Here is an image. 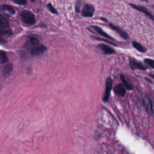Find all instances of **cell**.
<instances>
[{"mask_svg": "<svg viewBox=\"0 0 154 154\" xmlns=\"http://www.w3.org/2000/svg\"><path fill=\"white\" fill-rule=\"evenodd\" d=\"M105 54H113L116 52L111 47L105 44H99L97 46Z\"/></svg>", "mask_w": 154, "mask_h": 154, "instance_id": "obj_10", "label": "cell"}, {"mask_svg": "<svg viewBox=\"0 0 154 154\" xmlns=\"http://www.w3.org/2000/svg\"><path fill=\"white\" fill-rule=\"evenodd\" d=\"M30 1H32V2H34L35 0H30Z\"/></svg>", "mask_w": 154, "mask_h": 154, "instance_id": "obj_27", "label": "cell"}, {"mask_svg": "<svg viewBox=\"0 0 154 154\" xmlns=\"http://www.w3.org/2000/svg\"><path fill=\"white\" fill-rule=\"evenodd\" d=\"M120 79L122 80V81L123 82V85L126 88L127 90H132L133 89V86L128 82V81L126 80L125 76L123 74H121L120 75Z\"/></svg>", "mask_w": 154, "mask_h": 154, "instance_id": "obj_14", "label": "cell"}, {"mask_svg": "<svg viewBox=\"0 0 154 154\" xmlns=\"http://www.w3.org/2000/svg\"><path fill=\"white\" fill-rule=\"evenodd\" d=\"M7 11L11 14H14L15 11L14 8L8 5H3L0 6V11Z\"/></svg>", "mask_w": 154, "mask_h": 154, "instance_id": "obj_16", "label": "cell"}, {"mask_svg": "<svg viewBox=\"0 0 154 154\" xmlns=\"http://www.w3.org/2000/svg\"><path fill=\"white\" fill-rule=\"evenodd\" d=\"M93 28L100 35H101L102 36H103L104 37H106V38H109V39H111V40H114V38H112V37H111L110 35H109L107 33H106L105 32H104L100 28H99V26H92Z\"/></svg>", "mask_w": 154, "mask_h": 154, "instance_id": "obj_13", "label": "cell"}, {"mask_svg": "<svg viewBox=\"0 0 154 154\" xmlns=\"http://www.w3.org/2000/svg\"><path fill=\"white\" fill-rule=\"evenodd\" d=\"M132 46L134 48H135L138 51L140 52H146V48H144L142 45H141L140 43L135 42V41H133L132 43Z\"/></svg>", "mask_w": 154, "mask_h": 154, "instance_id": "obj_15", "label": "cell"}, {"mask_svg": "<svg viewBox=\"0 0 154 154\" xmlns=\"http://www.w3.org/2000/svg\"><path fill=\"white\" fill-rule=\"evenodd\" d=\"M111 88H112V79L110 78H108L106 81L105 91L103 97V100L104 102H106L108 100Z\"/></svg>", "mask_w": 154, "mask_h": 154, "instance_id": "obj_6", "label": "cell"}, {"mask_svg": "<svg viewBox=\"0 0 154 154\" xmlns=\"http://www.w3.org/2000/svg\"><path fill=\"white\" fill-rule=\"evenodd\" d=\"M5 42V40L2 38V37H1L0 36V43H4Z\"/></svg>", "mask_w": 154, "mask_h": 154, "instance_id": "obj_23", "label": "cell"}, {"mask_svg": "<svg viewBox=\"0 0 154 154\" xmlns=\"http://www.w3.org/2000/svg\"><path fill=\"white\" fill-rule=\"evenodd\" d=\"M101 19H102V20H104L105 22H107V20H106V19H105V18H102Z\"/></svg>", "mask_w": 154, "mask_h": 154, "instance_id": "obj_25", "label": "cell"}, {"mask_svg": "<svg viewBox=\"0 0 154 154\" xmlns=\"http://www.w3.org/2000/svg\"><path fill=\"white\" fill-rule=\"evenodd\" d=\"M13 2H14L16 4H19V5H24L26 3V0H12Z\"/></svg>", "mask_w": 154, "mask_h": 154, "instance_id": "obj_21", "label": "cell"}, {"mask_svg": "<svg viewBox=\"0 0 154 154\" xmlns=\"http://www.w3.org/2000/svg\"><path fill=\"white\" fill-rule=\"evenodd\" d=\"M94 12V7L91 4H85L82 10V15L84 17H92Z\"/></svg>", "mask_w": 154, "mask_h": 154, "instance_id": "obj_5", "label": "cell"}, {"mask_svg": "<svg viewBox=\"0 0 154 154\" xmlns=\"http://www.w3.org/2000/svg\"><path fill=\"white\" fill-rule=\"evenodd\" d=\"M20 16L23 22L27 25H32L35 22L34 15L31 11L29 10L22 11Z\"/></svg>", "mask_w": 154, "mask_h": 154, "instance_id": "obj_1", "label": "cell"}, {"mask_svg": "<svg viewBox=\"0 0 154 154\" xmlns=\"http://www.w3.org/2000/svg\"><path fill=\"white\" fill-rule=\"evenodd\" d=\"M109 26L113 30L116 31L124 39H128L129 38L128 33L125 31H124L122 28H121L120 27H119L116 25H114L112 23H109Z\"/></svg>", "mask_w": 154, "mask_h": 154, "instance_id": "obj_7", "label": "cell"}, {"mask_svg": "<svg viewBox=\"0 0 154 154\" xmlns=\"http://www.w3.org/2000/svg\"><path fill=\"white\" fill-rule=\"evenodd\" d=\"M153 7H154V6H153Z\"/></svg>", "mask_w": 154, "mask_h": 154, "instance_id": "obj_28", "label": "cell"}, {"mask_svg": "<svg viewBox=\"0 0 154 154\" xmlns=\"http://www.w3.org/2000/svg\"><path fill=\"white\" fill-rule=\"evenodd\" d=\"M134 9H135L137 11H139L140 12L143 13L144 14H145L149 18H150L152 20H154V16L145 7L141 5H135L134 4H129Z\"/></svg>", "mask_w": 154, "mask_h": 154, "instance_id": "obj_4", "label": "cell"}, {"mask_svg": "<svg viewBox=\"0 0 154 154\" xmlns=\"http://www.w3.org/2000/svg\"><path fill=\"white\" fill-rule=\"evenodd\" d=\"M129 64L132 70L139 69L141 70H146L147 67L143 65L140 61H137L133 57H129Z\"/></svg>", "mask_w": 154, "mask_h": 154, "instance_id": "obj_3", "label": "cell"}, {"mask_svg": "<svg viewBox=\"0 0 154 154\" xmlns=\"http://www.w3.org/2000/svg\"><path fill=\"white\" fill-rule=\"evenodd\" d=\"M9 26V22L6 17L0 14V29H7Z\"/></svg>", "mask_w": 154, "mask_h": 154, "instance_id": "obj_12", "label": "cell"}, {"mask_svg": "<svg viewBox=\"0 0 154 154\" xmlns=\"http://www.w3.org/2000/svg\"><path fill=\"white\" fill-rule=\"evenodd\" d=\"M144 62L146 65H147L150 68L154 69V60L150 58H145L144 60Z\"/></svg>", "mask_w": 154, "mask_h": 154, "instance_id": "obj_19", "label": "cell"}, {"mask_svg": "<svg viewBox=\"0 0 154 154\" xmlns=\"http://www.w3.org/2000/svg\"><path fill=\"white\" fill-rule=\"evenodd\" d=\"M46 50V48L42 45H40L30 50V53L32 56H37L43 54Z\"/></svg>", "mask_w": 154, "mask_h": 154, "instance_id": "obj_9", "label": "cell"}, {"mask_svg": "<svg viewBox=\"0 0 154 154\" xmlns=\"http://www.w3.org/2000/svg\"><path fill=\"white\" fill-rule=\"evenodd\" d=\"M11 34V32L8 30H4V29H0V34Z\"/></svg>", "mask_w": 154, "mask_h": 154, "instance_id": "obj_22", "label": "cell"}, {"mask_svg": "<svg viewBox=\"0 0 154 154\" xmlns=\"http://www.w3.org/2000/svg\"><path fill=\"white\" fill-rule=\"evenodd\" d=\"M150 76L151 78H152L153 79H154V73H150Z\"/></svg>", "mask_w": 154, "mask_h": 154, "instance_id": "obj_24", "label": "cell"}, {"mask_svg": "<svg viewBox=\"0 0 154 154\" xmlns=\"http://www.w3.org/2000/svg\"><path fill=\"white\" fill-rule=\"evenodd\" d=\"M141 1H147V0H141Z\"/></svg>", "mask_w": 154, "mask_h": 154, "instance_id": "obj_26", "label": "cell"}, {"mask_svg": "<svg viewBox=\"0 0 154 154\" xmlns=\"http://www.w3.org/2000/svg\"><path fill=\"white\" fill-rule=\"evenodd\" d=\"M8 61V58L6 54L2 51H0V62L1 63H5Z\"/></svg>", "mask_w": 154, "mask_h": 154, "instance_id": "obj_18", "label": "cell"}, {"mask_svg": "<svg viewBox=\"0 0 154 154\" xmlns=\"http://www.w3.org/2000/svg\"><path fill=\"white\" fill-rule=\"evenodd\" d=\"M39 40L35 37H29V39L26 42L25 46L26 48L29 49L30 50L38 45H40Z\"/></svg>", "mask_w": 154, "mask_h": 154, "instance_id": "obj_8", "label": "cell"}, {"mask_svg": "<svg viewBox=\"0 0 154 154\" xmlns=\"http://www.w3.org/2000/svg\"><path fill=\"white\" fill-rule=\"evenodd\" d=\"M114 93L119 96H124L125 94V88L122 84H119L114 88Z\"/></svg>", "mask_w": 154, "mask_h": 154, "instance_id": "obj_11", "label": "cell"}, {"mask_svg": "<svg viewBox=\"0 0 154 154\" xmlns=\"http://www.w3.org/2000/svg\"><path fill=\"white\" fill-rule=\"evenodd\" d=\"M48 9L52 12V13H57V11L56 10V9L52 6V5L51 4V3H49L48 4Z\"/></svg>", "mask_w": 154, "mask_h": 154, "instance_id": "obj_20", "label": "cell"}, {"mask_svg": "<svg viewBox=\"0 0 154 154\" xmlns=\"http://www.w3.org/2000/svg\"><path fill=\"white\" fill-rule=\"evenodd\" d=\"M12 69H13V66H12L11 64H7L3 68V70H2L3 75H5V76L8 75L11 73V72L12 70Z\"/></svg>", "mask_w": 154, "mask_h": 154, "instance_id": "obj_17", "label": "cell"}, {"mask_svg": "<svg viewBox=\"0 0 154 154\" xmlns=\"http://www.w3.org/2000/svg\"><path fill=\"white\" fill-rule=\"evenodd\" d=\"M141 99L143 105L146 111L151 113L154 116V103H152L148 96L144 93L141 94Z\"/></svg>", "mask_w": 154, "mask_h": 154, "instance_id": "obj_2", "label": "cell"}]
</instances>
